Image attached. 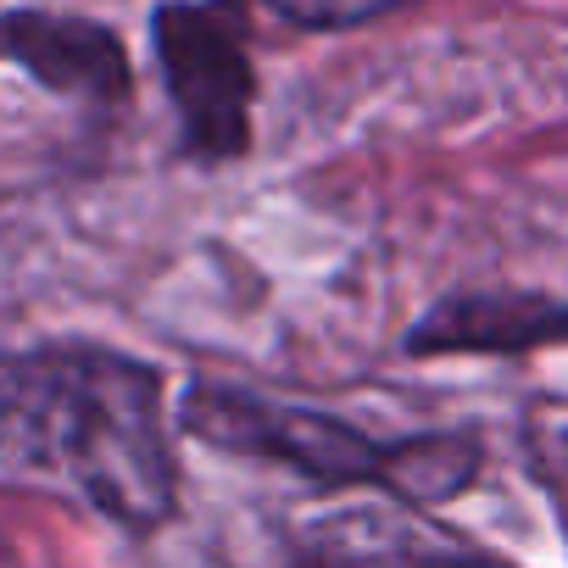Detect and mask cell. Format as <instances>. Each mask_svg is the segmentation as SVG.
Listing matches in <instances>:
<instances>
[{"label": "cell", "instance_id": "277c9868", "mask_svg": "<svg viewBox=\"0 0 568 568\" xmlns=\"http://www.w3.org/2000/svg\"><path fill=\"white\" fill-rule=\"evenodd\" d=\"M0 57L62 95L118 101L129 90V62L101 23L51 18V12H12V18H0Z\"/></svg>", "mask_w": 568, "mask_h": 568}, {"label": "cell", "instance_id": "5b68a950", "mask_svg": "<svg viewBox=\"0 0 568 568\" xmlns=\"http://www.w3.org/2000/svg\"><path fill=\"white\" fill-rule=\"evenodd\" d=\"M267 7L302 29H352V23H368V18L402 7V0H267Z\"/></svg>", "mask_w": 568, "mask_h": 568}, {"label": "cell", "instance_id": "3957f363", "mask_svg": "<svg viewBox=\"0 0 568 568\" xmlns=\"http://www.w3.org/2000/svg\"><path fill=\"white\" fill-rule=\"evenodd\" d=\"M156 57L184 118V134L206 156H234L251 134V62L240 34L212 7H162Z\"/></svg>", "mask_w": 568, "mask_h": 568}, {"label": "cell", "instance_id": "7a4b0ae2", "mask_svg": "<svg viewBox=\"0 0 568 568\" xmlns=\"http://www.w3.org/2000/svg\"><path fill=\"white\" fill-rule=\"evenodd\" d=\"M184 424L212 446L302 468L329 485L379 479V485H396L424 501L457 490L474 463V452L457 440H407L396 452H379L352 424H335V418L302 413V407H278V402H256V396H234V390H195L184 407Z\"/></svg>", "mask_w": 568, "mask_h": 568}, {"label": "cell", "instance_id": "6da1fadb", "mask_svg": "<svg viewBox=\"0 0 568 568\" xmlns=\"http://www.w3.org/2000/svg\"><path fill=\"white\" fill-rule=\"evenodd\" d=\"M0 485L73 496L129 529L173 507L162 385L112 352L51 346L0 363Z\"/></svg>", "mask_w": 568, "mask_h": 568}]
</instances>
